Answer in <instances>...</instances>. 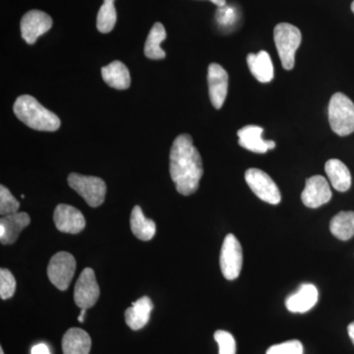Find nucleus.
I'll return each mask as SVG.
<instances>
[{
    "instance_id": "b1692460",
    "label": "nucleus",
    "mask_w": 354,
    "mask_h": 354,
    "mask_svg": "<svg viewBox=\"0 0 354 354\" xmlns=\"http://www.w3.org/2000/svg\"><path fill=\"white\" fill-rule=\"evenodd\" d=\"M330 230L339 241L351 239L354 235V212H339L330 221Z\"/></svg>"
},
{
    "instance_id": "0eeeda50",
    "label": "nucleus",
    "mask_w": 354,
    "mask_h": 354,
    "mask_svg": "<svg viewBox=\"0 0 354 354\" xmlns=\"http://www.w3.org/2000/svg\"><path fill=\"white\" fill-rule=\"evenodd\" d=\"M243 264V254L241 244L235 235L230 234L225 236L221 246L220 266L223 277L228 281H234L241 274Z\"/></svg>"
},
{
    "instance_id": "4468645a",
    "label": "nucleus",
    "mask_w": 354,
    "mask_h": 354,
    "mask_svg": "<svg viewBox=\"0 0 354 354\" xmlns=\"http://www.w3.org/2000/svg\"><path fill=\"white\" fill-rule=\"evenodd\" d=\"M31 223V218L25 212L2 216L0 220V241L4 245L15 243L18 236Z\"/></svg>"
},
{
    "instance_id": "c85d7f7f",
    "label": "nucleus",
    "mask_w": 354,
    "mask_h": 354,
    "mask_svg": "<svg viewBox=\"0 0 354 354\" xmlns=\"http://www.w3.org/2000/svg\"><path fill=\"white\" fill-rule=\"evenodd\" d=\"M304 346L301 342L293 339V341L283 342V344H274L268 349L266 354H304Z\"/></svg>"
},
{
    "instance_id": "5701e85b",
    "label": "nucleus",
    "mask_w": 354,
    "mask_h": 354,
    "mask_svg": "<svg viewBox=\"0 0 354 354\" xmlns=\"http://www.w3.org/2000/svg\"><path fill=\"white\" fill-rule=\"evenodd\" d=\"M165 38H167V32L164 25L160 22L156 23L147 38L145 48H144L146 57L153 60L164 59L165 51L160 48V44L165 41Z\"/></svg>"
},
{
    "instance_id": "f8f14e48",
    "label": "nucleus",
    "mask_w": 354,
    "mask_h": 354,
    "mask_svg": "<svg viewBox=\"0 0 354 354\" xmlns=\"http://www.w3.org/2000/svg\"><path fill=\"white\" fill-rule=\"evenodd\" d=\"M55 227L65 234H77L86 227L83 214L75 207L66 204H59L53 213Z\"/></svg>"
},
{
    "instance_id": "7c9ffc66",
    "label": "nucleus",
    "mask_w": 354,
    "mask_h": 354,
    "mask_svg": "<svg viewBox=\"0 0 354 354\" xmlns=\"http://www.w3.org/2000/svg\"><path fill=\"white\" fill-rule=\"evenodd\" d=\"M32 354H50V351L46 344H39L32 348Z\"/></svg>"
},
{
    "instance_id": "dca6fc26",
    "label": "nucleus",
    "mask_w": 354,
    "mask_h": 354,
    "mask_svg": "<svg viewBox=\"0 0 354 354\" xmlns=\"http://www.w3.org/2000/svg\"><path fill=\"white\" fill-rule=\"evenodd\" d=\"M319 293L316 286L304 283L297 292L286 298V306L291 313H306L318 302Z\"/></svg>"
},
{
    "instance_id": "423d86ee",
    "label": "nucleus",
    "mask_w": 354,
    "mask_h": 354,
    "mask_svg": "<svg viewBox=\"0 0 354 354\" xmlns=\"http://www.w3.org/2000/svg\"><path fill=\"white\" fill-rule=\"evenodd\" d=\"M76 271V260L72 254L58 252L51 257L48 267L50 283L59 290H66Z\"/></svg>"
},
{
    "instance_id": "aec40b11",
    "label": "nucleus",
    "mask_w": 354,
    "mask_h": 354,
    "mask_svg": "<svg viewBox=\"0 0 354 354\" xmlns=\"http://www.w3.org/2000/svg\"><path fill=\"white\" fill-rule=\"evenodd\" d=\"M102 76L109 87L116 90H127L131 84L129 70L120 60H114L108 66L102 67Z\"/></svg>"
},
{
    "instance_id": "6ab92c4d",
    "label": "nucleus",
    "mask_w": 354,
    "mask_h": 354,
    "mask_svg": "<svg viewBox=\"0 0 354 354\" xmlns=\"http://www.w3.org/2000/svg\"><path fill=\"white\" fill-rule=\"evenodd\" d=\"M247 64L256 80L261 83H269L274 79V65L271 57L265 50L258 53H249Z\"/></svg>"
},
{
    "instance_id": "1a4fd4ad",
    "label": "nucleus",
    "mask_w": 354,
    "mask_h": 354,
    "mask_svg": "<svg viewBox=\"0 0 354 354\" xmlns=\"http://www.w3.org/2000/svg\"><path fill=\"white\" fill-rule=\"evenodd\" d=\"M100 297V286L97 285L94 270L86 268L77 279L74 288V301L81 309H88L97 304Z\"/></svg>"
},
{
    "instance_id": "2f4dec72",
    "label": "nucleus",
    "mask_w": 354,
    "mask_h": 354,
    "mask_svg": "<svg viewBox=\"0 0 354 354\" xmlns=\"http://www.w3.org/2000/svg\"><path fill=\"white\" fill-rule=\"evenodd\" d=\"M348 333L349 337H351V341H353L354 344V322L349 324L348 327Z\"/></svg>"
},
{
    "instance_id": "393cba45",
    "label": "nucleus",
    "mask_w": 354,
    "mask_h": 354,
    "mask_svg": "<svg viewBox=\"0 0 354 354\" xmlns=\"http://www.w3.org/2000/svg\"><path fill=\"white\" fill-rule=\"evenodd\" d=\"M115 0H104L97 16V28L102 34L113 31L116 24V10L114 7Z\"/></svg>"
},
{
    "instance_id": "9b49d317",
    "label": "nucleus",
    "mask_w": 354,
    "mask_h": 354,
    "mask_svg": "<svg viewBox=\"0 0 354 354\" xmlns=\"http://www.w3.org/2000/svg\"><path fill=\"white\" fill-rule=\"evenodd\" d=\"M332 198L329 183L322 176H314L306 180L304 190L302 191L301 200L305 206L316 209L323 206Z\"/></svg>"
},
{
    "instance_id": "f03ea898",
    "label": "nucleus",
    "mask_w": 354,
    "mask_h": 354,
    "mask_svg": "<svg viewBox=\"0 0 354 354\" xmlns=\"http://www.w3.org/2000/svg\"><path fill=\"white\" fill-rule=\"evenodd\" d=\"M13 111L18 120L28 127L38 131H57L62 125V121L57 114L44 108L32 95L18 97L14 104Z\"/></svg>"
},
{
    "instance_id": "72a5a7b5",
    "label": "nucleus",
    "mask_w": 354,
    "mask_h": 354,
    "mask_svg": "<svg viewBox=\"0 0 354 354\" xmlns=\"http://www.w3.org/2000/svg\"><path fill=\"white\" fill-rule=\"evenodd\" d=\"M86 311H87V309H86V308L81 309L80 315H79V317H78L79 322L83 323L84 320H85Z\"/></svg>"
},
{
    "instance_id": "4be33fe9",
    "label": "nucleus",
    "mask_w": 354,
    "mask_h": 354,
    "mask_svg": "<svg viewBox=\"0 0 354 354\" xmlns=\"http://www.w3.org/2000/svg\"><path fill=\"white\" fill-rule=\"evenodd\" d=\"M130 227L133 234L140 241H149L155 236L156 223L153 220L146 218L139 206H135L130 216Z\"/></svg>"
},
{
    "instance_id": "412c9836",
    "label": "nucleus",
    "mask_w": 354,
    "mask_h": 354,
    "mask_svg": "<svg viewBox=\"0 0 354 354\" xmlns=\"http://www.w3.org/2000/svg\"><path fill=\"white\" fill-rule=\"evenodd\" d=\"M326 174L329 177L330 184L335 190L346 192L351 186V174L344 162L337 158L328 160L325 165Z\"/></svg>"
},
{
    "instance_id": "a878e982",
    "label": "nucleus",
    "mask_w": 354,
    "mask_h": 354,
    "mask_svg": "<svg viewBox=\"0 0 354 354\" xmlns=\"http://www.w3.org/2000/svg\"><path fill=\"white\" fill-rule=\"evenodd\" d=\"M20 203L11 194L8 188L4 185L0 186V214L2 216L12 215L18 213Z\"/></svg>"
},
{
    "instance_id": "f257e3e1",
    "label": "nucleus",
    "mask_w": 354,
    "mask_h": 354,
    "mask_svg": "<svg viewBox=\"0 0 354 354\" xmlns=\"http://www.w3.org/2000/svg\"><path fill=\"white\" fill-rule=\"evenodd\" d=\"M169 172L177 192L189 196L199 188L203 176L201 155L189 134L177 136L169 153Z\"/></svg>"
},
{
    "instance_id": "473e14b6",
    "label": "nucleus",
    "mask_w": 354,
    "mask_h": 354,
    "mask_svg": "<svg viewBox=\"0 0 354 354\" xmlns=\"http://www.w3.org/2000/svg\"><path fill=\"white\" fill-rule=\"evenodd\" d=\"M209 1L213 2L214 4H216V6L218 7L227 6V1H225V0H209Z\"/></svg>"
},
{
    "instance_id": "a211bd4d",
    "label": "nucleus",
    "mask_w": 354,
    "mask_h": 354,
    "mask_svg": "<svg viewBox=\"0 0 354 354\" xmlns=\"http://www.w3.org/2000/svg\"><path fill=\"white\" fill-rule=\"evenodd\" d=\"M62 346L64 354H90L92 339L86 330L71 328L62 337Z\"/></svg>"
},
{
    "instance_id": "2eb2a0df",
    "label": "nucleus",
    "mask_w": 354,
    "mask_h": 354,
    "mask_svg": "<svg viewBox=\"0 0 354 354\" xmlns=\"http://www.w3.org/2000/svg\"><path fill=\"white\" fill-rule=\"evenodd\" d=\"M264 129L257 125H246L239 130V145L250 152L265 153L276 147L274 141H266L262 138Z\"/></svg>"
},
{
    "instance_id": "f704fd0d",
    "label": "nucleus",
    "mask_w": 354,
    "mask_h": 354,
    "mask_svg": "<svg viewBox=\"0 0 354 354\" xmlns=\"http://www.w3.org/2000/svg\"><path fill=\"white\" fill-rule=\"evenodd\" d=\"M351 11H353V12L354 13V0L353 3H351Z\"/></svg>"
},
{
    "instance_id": "39448f33",
    "label": "nucleus",
    "mask_w": 354,
    "mask_h": 354,
    "mask_svg": "<svg viewBox=\"0 0 354 354\" xmlns=\"http://www.w3.org/2000/svg\"><path fill=\"white\" fill-rule=\"evenodd\" d=\"M68 184L86 203L93 208L101 206L106 195V185L100 177L86 176L72 172L69 174Z\"/></svg>"
},
{
    "instance_id": "c9c22d12",
    "label": "nucleus",
    "mask_w": 354,
    "mask_h": 354,
    "mask_svg": "<svg viewBox=\"0 0 354 354\" xmlns=\"http://www.w3.org/2000/svg\"><path fill=\"white\" fill-rule=\"evenodd\" d=\"M0 354H4L3 349H2V348H0Z\"/></svg>"
},
{
    "instance_id": "c756f323",
    "label": "nucleus",
    "mask_w": 354,
    "mask_h": 354,
    "mask_svg": "<svg viewBox=\"0 0 354 354\" xmlns=\"http://www.w3.org/2000/svg\"><path fill=\"white\" fill-rule=\"evenodd\" d=\"M235 17H236V13L232 7H228L227 6L220 7L218 10L216 11V19L218 23L223 26L232 25L234 23Z\"/></svg>"
},
{
    "instance_id": "bb28decb",
    "label": "nucleus",
    "mask_w": 354,
    "mask_h": 354,
    "mask_svg": "<svg viewBox=\"0 0 354 354\" xmlns=\"http://www.w3.org/2000/svg\"><path fill=\"white\" fill-rule=\"evenodd\" d=\"M16 290V279L7 269L0 270V297L6 300L13 297Z\"/></svg>"
},
{
    "instance_id": "7ed1b4c3",
    "label": "nucleus",
    "mask_w": 354,
    "mask_h": 354,
    "mask_svg": "<svg viewBox=\"0 0 354 354\" xmlns=\"http://www.w3.org/2000/svg\"><path fill=\"white\" fill-rule=\"evenodd\" d=\"M330 128L339 136H348L354 132V104L342 93H335L329 104Z\"/></svg>"
},
{
    "instance_id": "ddd939ff",
    "label": "nucleus",
    "mask_w": 354,
    "mask_h": 354,
    "mask_svg": "<svg viewBox=\"0 0 354 354\" xmlns=\"http://www.w3.org/2000/svg\"><path fill=\"white\" fill-rule=\"evenodd\" d=\"M209 95L212 104L216 109H221L227 95L228 75L220 64H212L208 68Z\"/></svg>"
},
{
    "instance_id": "20e7f679",
    "label": "nucleus",
    "mask_w": 354,
    "mask_h": 354,
    "mask_svg": "<svg viewBox=\"0 0 354 354\" xmlns=\"http://www.w3.org/2000/svg\"><path fill=\"white\" fill-rule=\"evenodd\" d=\"M274 39L283 68L292 69L295 64V53L301 44V32L290 23H279L274 28Z\"/></svg>"
},
{
    "instance_id": "f3484780",
    "label": "nucleus",
    "mask_w": 354,
    "mask_h": 354,
    "mask_svg": "<svg viewBox=\"0 0 354 354\" xmlns=\"http://www.w3.org/2000/svg\"><path fill=\"white\" fill-rule=\"evenodd\" d=\"M153 304L150 297H143L133 302L132 306L125 311V322L133 330H141L150 320Z\"/></svg>"
},
{
    "instance_id": "9d476101",
    "label": "nucleus",
    "mask_w": 354,
    "mask_h": 354,
    "mask_svg": "<svg viewBox=\"0 0 354 354\" xmlns=\"http://www.w3.org/2000/svg\"><path fill=\"white\" fill-rule=\"evenodd\" d=\"M53 21L48 14L39 10H31L21 20V35L26 43L34 44L39 37L43 36L53 27Z\"/></svg>"
},
{
    "instance_id": "cd10ccee",
    "label": "nucleus",
    "mask_w": 354,
    "mask_h": 354,
    "mask_svg": "<svg viewBox=\"0 0 354 354\" xmlns=\"http://www.w3.org/2000/svg\"><path fill=\"white\" fill-rule=\"evenodd\" d=\"M215 341L218 344V354H235L236 353V344L234 335L227 330H216Z\"/></svg>"
},
{
    "instance_id": "6e6552de",
    "label": "nucleus",
    "mask_w": 354,
    "mask_h": 354,
    "mask_svg": "<svg viewBox=\"0 0 354 354\" xmlns=\"http://www.w3.org/2000/svg\"><path fill=\"white\" fill-rule=\"evenodd\" d=\"M245 180L254 194L262 201L272 205H278L281 201L278 186L265 171L259 169H247Z\"/></svg>"
}]
</instances>
